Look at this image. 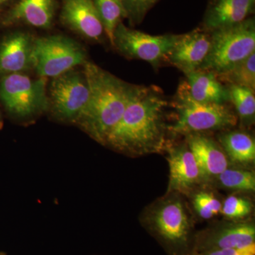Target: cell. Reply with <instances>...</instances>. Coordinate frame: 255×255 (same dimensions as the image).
<instances>
[{
    "instance_id": "4",
    "label": "cell",
    "mask_w": 255,
    "mask_h": 255,
    "mask_svg": "<svg viewBox=\"0 0 255 255\" xmlns=\"http://www.w3.org/2000/svg\"><path fill=\"white\" fill-rule=\"evenodd\" d=\"M145 227L169 255H192L193 226L185 206L178 197L164 199L151 211Z\"/></svg>"
},
{
    "instance_id": "3",
    "label": "cell",
    "mask_w": 255,
    "mask_h": 255,
    "mask_svg": "<svg viewBox=\"0 0 255 255\" xmlns=\"http://www.w3.org/2000/svg\"><path fill=\"white\" fill-rule=\"evenodd\" d=\"M177 119L169 131L187 135L206 133L215 130H226L236 127L238 117L227 105L206 104L191 97L187 81L180 82L172 100Z\"/></svg>"
},
{
    "instance_id": "18",
    "label": "cell",
    "mask_w": 255,
    "mask_h": 255,
    "mask_svg": "<svg viewBox=\"0 0 255 255\" xmlns=\"http://www.w3.org/2000/svg\"><path fill=\"white\" fill-rule=\"evenodd\" d=\"M189 93L194 100L206 104L223 105L230 102L226 86L209 70H197L186 75Z\"/></svg>"
},
{
    "instance_id": "17",
    "label": "cell",
    "mask_w": 255,
    "mask_h": 255,
    "mask_svg": "<svg viewBox=\"0 0 255 255\" xmlns=\"http://www.w3.org/2000/svg\"><path fill=\"white\" fill-rule=\"evenodd\" d=\"M186 138L204 182L216 179L229 167L228 157L222 147L205 133L189 134L186 135Z\"/></svg>"
},
{
    "instance_id": "24",
    "label": "cell",
    "mask_w": 255,
    "mask_h": 255,
    "mask_svg": "<svg viewBox=\"0 0 255 255\" xmlns=\"http://www.w3.org/2000/svg\"><path fill=\"white\" fill-rule=\"evenodd\" d=\"M193 205L197 214L201 219L209 220L221 213L222 204L209 191H201L196 193L193 198Z\"/></svg>"
},
{
    "instance_id": "23",
    "label": "cell",
    "mask_w": 255,
    "mask_h": 255,
    "mask_svg": "<svg viewBox=\"0 0 255 255\" xmlns=\"http://www.w3.org/2000/svg\"><path fill=\"white\" fill-rule=\"evenodd\" d=\"M215 180L218 184L228 190L236 191H254L255 175L248 169L230 168L225 169Z\"/></svg>"
},
{
    "instance_id": "10",
    "label": "cell",
    "mask_w": 255,
    "mask_h": 255,
    "mask_svg": "<svg viewBox=\"0 0 255 255\" xmlns=\"http://www.w3.org/2000/svg\"><path fill=\"white\" fill-rule=\"evenodd\" d=\"M255 242V225L234 221L196 234L193 254L216 250L240 249L253 246Z\"/></svg>"
},
{
    "instance_id": "13",
    "label": "cell",
    "mask_w": 255,
    "mask_h": 255,
    "mask_svg": "<svg viewBox=\"0 0 255 255\" xmlns=\"http://www.w3.org/2000/svg\"><path fill=\"white\" fill-rule=\"evenodd\" d=\"M210 47V33L201 28L177 35L167 55V63L187 75L201 68L209 54Z\"/></svg>"
},
{
    "instance_id": "15",
    "label": "cell",
    "mask_w": 255,
    "mask_h": 255,
    "mask_svg": "<svg viewBox=\"0 0 255 255\" xmlns=\"http://www.w3.org/2000/svg\"><path fill=\"white\" fill-rule=\"evenodd\" d=\"M169 167V192L190 193L199 183L204 182L196 159L187 142L179 145H167Z\"/></svg>"
},
{
    "instance_id": "6",
    "label": "cell",
    "mask_w": 255,
    "mask_h": 255,
    "mask_svg": "<svg viewBox=\"0 0 255 255\" xmlns=\"http://www.w3.org/2000/svg\"><path fill=\"white\" fill-rule=\"evenodd\" d=\"M0 103L18 120H31L49 110L47 78H32L25 73L0 78Z\"/></svg>"
},
{
    "instance_id": "7",
    "label": "cell",
    "mask_w": 255,
    "mask_h": 255,
    "mask_svg": "<svg viewBox=\"0 0 255 255\" xmlns=\"http://www.w3.org/2000/svg\"><path fill=\"white\" fill-rule=\"evenodd\" d=\"M87 61L86 50L73 38L63 35L35 37L32 64L38 77L53 78Z\"/></svg>"
},
{
    "instance_id": "26",
    "label": "cell",
    "mask_w": 255,
    "mask_h": 255,
    "mask_svg": "<svg viewBox=\"0 0 255 255\" xmlns=\"http://www.w3.org/2000/svg\"><path fill=\"white\" fill-rule=\"evenodd\" d=\"M159 0H122L127 18L130 26H135L143 21L146 14Z\"/></svg>"
},
{
    "instance_id": "9",
    "label": "cell",
    "mask_w": 255,
    "mask_h": 255,
    "mask_svg": "<svg viewBox=\"0 0 255 255\" xmlns=\"http://www.w3.org/2000/svg\"><path fill=\"white\" fill-rule=\"evenodd\" d=\"M177 34L152 36L119 23L114 33L113 46L128 59L143 60L154 68L167 63V55Z\"/></svg>"
},
{
    "instance_id": "21",
    "label": "cell",
    "mask_w": 255,
    "mask_h": 255,
    "mask_svg": "<svg viewBox=\"0 0 255 255\" xmlns=\"http://www.w3.org/2000/svg\"><path fill=\"white\" fill-rule=\"evenodd\" d=\"M225 86L237 85L255 90V53L224 73L216 75Z\"/></svg>"
},
{
    "instance_id": "29",
    "label": "cell",
    "mask_w": 255,
    "mask_h": 255,
    "mask_svg": "<svg viewBox=\"0 0 255 255\" xmlns=\"http://www.w3.org/2000/svg\"><path fill=\"white\" fill-rule=\"evenodd\" d=\"M3 125L2 117H1V112H0V129L1 128Z\"/></svg>"
},
{
    "instance_id": "1",
    "label": "cell",
    "mask_w": 255,
    "mask_h": 255,
    "mask_svg": "<svg viewBox=\"0 0 255 255\" xmlns=\"http://www.w3.org/2000/svg\"><path fill=\"white\" fill-rule=\"evenodd\" d=\"M169 102L157 87L138 86L104 145L128 155L156 153L167 145L165 113Z\"/></svg>"
},
{
    "instance_id": "25",
    "label": "cell",
    "mask_w": 255,
    "mask_h": 255,
    "mask_svg": "<svg viewBox=\"0 0 255 255\" xmlns=\"http://www.w3.org/2000/svg\"><path fill=\"white\" fill-rule=\"evenodd\" d=\"M253 211L251 201L236 195L228 196L222 204L221 214L226 219L240 221L249 216Z\"/></svg>"
},
{
    "instance_id": "16",
    "label": "cell",
    "mask_w": 255,
    "mask_h": 255,
    "mask_svg": "<svg viewBox=\"0 0 255 255\" xmlns=\"http://www.w3.org/2000/svg\"><path fill=\"white\" fill-rule=\"evenodd\" d=\"M255 0H208L201 28L210 33L245 21L254 14Z\"/></svg>"
},
{
    "instance_id": "20",
    "label": "cell",
    "mask_w": 255,
    "mask_h": 255,
    "mask_svg": "<svg viewBox=\"0 0 255 255\" xmlns=\"http://www.w3.org/2000/svg\"><path fill=\"white\" fill-rule=\"evenodd\" d=\"M230 102L234 106L238 119L245 127H251L255 123V91L247 87L228 85L226 86Z\"/></svg>"
},
{
    "instance_id": "22",
    "label": "cell",
    "mask_w": 255,
    "mask_h": 255,
    "mask_svg": "<svg viewBox=\"0 0 255 255\" xmlns=\"http://www.w3.org/2000/svg\"><path fill=\"white\" fill-rule=\"evenodd\" d=\"M105 28L106 36L113 46L114 31L127 18L122 0H92Z\"/></svg>"
},
{
    "instance_id": "19",
    "label": "cell",
    "mask_w": 255,
    "mask_h": 255,
    "mask_svg": "<svg viewBox=\"0 0 255 255\" xmlns=\"http://www.w3.org/2000/svg\"><path fill=\"white\" fill-rule=\"evenodd\" d=\"M219 145L233 162L241 165L254 163L255 142L251 134L242 130H230L221 132L218 136Z\"/></svg>"
},
{
    "instance_id": "14",
    "label": "cell",
    "mask_w": 255,
    "mask_h": 255,
    "mask_svg": "<svg viewBox=\"0 0 255 255\" xmlns=\"http://www.w3.org/2000/svg\"><path fill=\"white\" fill-rule=\"evenodd\" d=\"M35 36L23 30H14L0 38V78L24 73L33 69L32 53Z\"/></svg>"
},
{
    "instance_id": "5",
    "label": "cell",
    "mask_w": 255,
    "mask_h": 255,
    "mask_svg": "<svg viewBox=\"0 0 255 255\" xmlns=\"http://www.w3.org/2000/svg\"><path fill=\"white\" fill-rule=\"evenodd\" d=\"M209 33V54L199 70H209L219 75L255 53L254 16Z\"/></svg>"
},
{
    "instance_id": "27",
    "label": "cell",
    "mask_w": 255,
    "mask_h": 255,
    "mask_svg": "<svg viewBox=\"0 0 255 255\" xmlns=\"http://www.w3.org/2000/svg\"><path fill=\"white\" fill-rule=\"evenodd\" d=\"M192 255H255V244L240 249L216 250Z\"/></svg>"
},
{
    "instance_id": "8",
    "label": "cell",
    "mask_w": 255,
    "mask_h": 255,
    "mask_svg": "<svg viewBox=\"0 0 255 255\" xmlns=\"http://www.w3.org/2000/svg\"><path fill=\"white\" fill-rule=\"evenodd\" d=\"M49 110L64 123L75 124L86 107L89 87L83 71L75 68L52 78L48 91Z\"/></svg>"
},
{
    "instance_id": "12",
    "label": "cell",
    "mask_w": 255,
    "mask_h": 255,
    "mask_svg": "<svg viewBox=\"0 0 255 255\" xmlns=\"http://www.w3.org/2000/svg\"><path fill=\"white\" fill-rule=\"evenodd\" d=\"M60 21L85 39L100 43L105 28L92 0H61Z\"/></svg>"
},
{
    "instance_id": "2",
    "label": "cell",
    "mask_w": 255,
    "mask_h": 255,
    "mask_svg": "<svg viewBox=\"0 0 255 255\" xmlns=\"http://www.w3.org/2000/svg\"><path fill=\"white\" fill-rule=\"evenodd\" d=\"M82 67L89 100L75 125L104 145L139 85L127 83L92 62L87 61Z\"/></svg>"
},
{
    "instance_id": "11",
    "label": "cell",
    "mask_w": 255,
    "mask_h": 255,
    "mask_svg": "<svg viewBox=\"0 0 255 255\" xmlns=\"http://www.w3.org/2000/svg\"><path fill=\"white\" fill-rule=\"evenodd\" d=\"M59 0H16L0 17V28L29 26L49 29L53 26Z\"/></svg>"
},
{
    "instance_id": "28",
    "label": "cell",
    "mask_w": 255,
    "mask_h": 255,
    "mask_svg": "<svg viewBox=\"0 0 255 255\" xmlns=\"http://www.w3.org/2000/svg\"><path fill=\"white\" fill-rule=\"evenodd\" d=\"M15 1L16 0H0V17L14 4Z\"/></svg>"
}]
</instances>
